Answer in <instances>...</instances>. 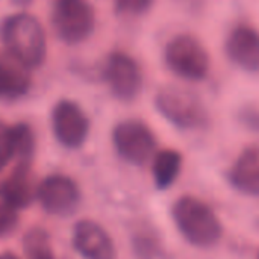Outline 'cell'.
<instances>
[{"mask_svg":"<svg viewBox=\"0 0 259 259\" xmlns=\"http://www.w3.org/2000/svg\"><path fill=\"white\" fill-rule=\"evenodd\" d=\"M14 161L12 127L0 123V173Z\"/></svg>","mask_w":259,"mask_h":259,"instance_id":"d6986e66","label":"cell"},{"mask_svg":"<svg viewBox=\"0 0 259 259\" xmlns=\"http://www.w3.org/2000/svg\"><path fill=\"white\" fill-rule=\"evenodd\" d=\"M36 188L30 167L15 165L9 178H6L0 185V197L11 203L14 208L20 209L27 206L33 199H36Z\"/></svg>","mask_w":259,"mask_h":259,"instance_id":"4fadbf2b","label":"cell"},{"mask_svg":"<svg viewBox=\"0 0 259 259\" xmlns=\"http://www.w3.org/2000/svg\"><path fill=\"white\" fill-rule=\"evenodd\" d=\"M12 144L15 165L30 167V161L35 152V138L27 124L12 126Z\"/></svg>","mask_w":259,"mask_h":259,"instance_id":"2e32d148","label":"cell"},{"mask_svg":"<svg viewBox=\"0 0 259 259\" xmlns=\"http://www.w3.org/2000/svg\"><path fill=\"white\" fill-rule=\"evenodd\" d=\"M30 88V67L12 53H0V97L18 99Z\"/></svg>","mask_w":259,"mask_h":259,"instance_id":"7c38bea8","label":"cell"},{"mask_svg":"<svg viewBox=\"0 0 259 259\" xmlns=\"http://www.w3.org/2000/svg\"><path fill=\"white\" fill-rule=\"evenodd\" d=\"M36 200L49 214L65 217L77 209L80 193L77 185L70 178L53 175L46 178L38 185Z\"/></svg>","mask_w":259,"mask_h":259,"instance_id":"ba28073f","label":"cell"},{"mask_svg":"<svg viewBox=\"0 0 259 259\" xmlns=\"http://www.w3.org/2000/svg\"><path fill=\"white\" fill-rule=\"evenodd\" d=\"M185 3H193V2H199V0H184Z\"/></svg>","mask_w":259,"mask_h":259,"instance_id":"603a6c76","label":"cell"},{"mask_svg":"<svg viewBox=\"0 0 259 259\" xmlns=\"http://www.w3.org/2000/svg\"><path fill=\"white\" fill-rule=\"evenodd\" d=\"M6 50L27 67H38L46 58V35L39 21L26 12L6 18L2 27Z\"/></svg>","mask_w":259,"mask_h":259,"instance_id":"6da1fadb","label":"cell"},{"mask_svg":"<svg viewBox=\"0 0 259 259\" xmlns=\"http://www.w3.org/2000/svg\"><path fill=\"white\" fill-rule=\"evenodd\" d=\"M15 5H18V6H26V5H29L32 0H12Z\"/></svg>","mask_w":259,"mask_h":259,"instance_id":"44dd1931","label":"cell"},{"mask_svg":"<svg viewBox=\"0 0 259 259\" xmlns=\"http://www.w3.org/2000/svg\"><path fill=\"white\" fill-rule=\"evenodd\" d=\"M0 259H18L14 253H2Z\"/></svg>","mask_w":259,"mask_h":259,"instance_id":"7402d4cb","label":"cell"},{"mask_svg":"<svg viewBox=\"0 0 259 259\" xmlns=\"http://www.w3.org/2000/svg\"><path fill=\"white\" fill-rule=\"evenodd\" d=\"M52 123L58 141L65 147L76 149L82 146L88 137V118L83 111L73 102H59L53 109Z\"/></svg>","mask_w":259,"mask_h":259,"instance_id":"9c48e42d","label":"cell"},{"mask_svg":"<svg viewBox=\"0 0 259 259\" xmlns=\"http://www.w3.org/2000/svg\"><path fill=\"white\" fill-rule=\"evenodd\" d=\"M153 0H115V6L120 12L138 15L146 12L152 6Z\"/></svg>","mask_w":259,"mask_h":259,"instance_id":"ffe728a7","label":"cell"},{"mask_svg":"<svg viewBox=\"0 0 259 259\" xmlns=\"http://www.w3.org/2000/svg\"><path fill=\"white\" fill-rule=\"evenodd\" d=\"M52 18L56 33L70 44L88 38L96 23L94 9L88 0H55Z\"/></svg>","mask_w":259,"mask_h":259,"instance_id":"5b68a950","label":"cell"},{"mask_svg":"<svg viewBox=\"0 0 259 259\" xmlns=\"http://www.w3.org/2000/svg\"><path fill=\"white\" fill-rule=\"evenodd\" d=\"M175 222L182 235L194 246L209 247L222 237V226L212 209L199 199L182 197L173 208Z\"/></svg>","mask_w":259,"mask_h":259,"instance_id":"7a4b0ae2","label":"cell"},{"mask_svg":"<svg viewBox=\"0 0 259 259\" xmlns=\"http://www.w3.org/2000/svg\"><path fill=\"white\" fill-rule=\"evenodd\" d=\"M168 68L188 80H202L209 71V56L202 42L187 33L168 41L164 50Z\"/></svg>","mask_w":259,"mask_h":259,"instance_id":"3957f363","label":"cell"},{"mask_svg":"<svg viewBox=\"0 0 259 259\" xmlns=\"http://www.w3.org/2000/svg\"><path fill=\"white\" fill-rule=\"evenodd\" d=\"M156 108L170 123L182 129L200 127L208 120L202 100L194 93L178 87L162 88L156 96Z\"/></svg>","mask_w":259,"mask_h":259,"instance_id":"277c9868","label":"cell"},{"mask_svg":"<svg viewBox=\"0 0 259 259\" xmlns=\"http://www.w3.org/2000/svg\"><path fill=\"white\" fill-rule=\"evenodd\" d=\"M226 52L234 64L246 71H259V30L240 24L228 36Z\"/></svg>","mask_w":259,"mask_h":259,"instance_id":"8fae6325","label":"cell"},{"mask_svg":"<svg viewBox=\"0 0 259 259\" xmlns=\"http://www.w3.org/2000/svg\"><path fill=\"white\" fill-rule=\"evenodd\" d=\"M73 244L85 259H115V247L111 237L94 222L82 220L74 226Z\"/></svg>","mask_w":259,"mask_h":259,"instance_id":"30bf717a","label":"cell"},{"mask_svg":"<svg viewBox=\"0 0 259 259\" xmlns=\"http://www.w3.org/2000/svg\"><path fill=\"white\" fill-rule=\"evenodd\" d=\"M112 140L117 152L126 161L138 165L147 162L153 156L156 147L152 131L138 120H126L117 124Z\"/></svg>","mask_w":259,"mask_h":259,"instance_id":"8992f818","label":"cell"},{"mask_svg":"<svg viewBox=\"0 0 259 259\" xmlns=\"http://www.w3.org/2000/svg\"><path fill=\"white\" fill-rule=\"evenodd\" d=\"M231 181L235 188L247 194H259V146L246 149L235 161Z\"/></svg>","mask_w":259,"mask_h":259,"instance_id":"5bb4252c","label":"cell"},{"mask_svg":"<svg viewBox=\"0 0 259 259\" xmlns=\"http://www.w3.org/2000/svg\"><path fill=\"white\" fill-rule=\"evenodd\" d=\"M18 223V209L0 197V238L9 235Z\"/></svg>","mask_w":259,"mask_h":259,"instance_id":"ac0fdd59","label":"cell"},{"mask_svg":"<svg viewBox=\"0 0 259 259\" xmlns=\"http://www.w3.org/2000/svg\"><path fill=\"white\" fill-rule=\"evenodd\" d=\"M103 77L112 94L121 100L137 97L143 85V74L137 61L121 52H114L108 56L103 67Z\"/></svg>","mask_w":259,"mask_h":259,"instance_id":"52a82bcc","label":"cell"},{"mask_svg":"<svg viewBox=\"0 0 259 259\" xmlns=\"http://www.w3.org/2000/svg\"><path fill=\"white\" fill-rule=\"evenodd\" d=\"M181 165H182V158L179 152L171 149L159 152L153 159V176L156 185L159 188L170 187L176 181L181 171Z\"/></svg>","mask_w":259,"mask_h":259,"instance_id":"9a60e30c","label":"cell"},{"mask_svg":"<svg viewBox=\"0 0 259 259\" xmlns=\"http://www.w3.org/2000/svg\"><path fill=\"white\" fill-rule=\"evenodd\" d=\"M23 250L27 259H55L49 234L38 228L30 229L24 235Z\"/></svg>","mask_w":259,"mask_h":259,"instance_id":"e0dca14e","label":"cell"}]
</instances>
